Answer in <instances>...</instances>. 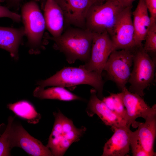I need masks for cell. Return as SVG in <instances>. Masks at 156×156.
I'll use <instances>...</instances> for the list:
<instances>
[{"mask_svg":"<svg viewBox=\"0 0 156 156\" xmlns=\"http://www.w3.org/2000/svg\"><path fill=\"white\" fill-rule=\"evenodd\" d=\"M93 33L88 30L76 27L67 29L57 37L47 36L53 40L54 48L63 53L69 63L77 60L87 62L91 53Z\"/></svg>","mask_w":156,"mask_h":156,"instance_id":"1","label":"cell"},{"mask_svg":"<svg viewBox=\"0 0 156 156\" xmlns=\"http://www.w3.org/2000/svg\"><path fill=\"white\" fill-rule=\"evenodd\" d=\"M38 84L43 88L49 86L64 88L88 85L96 90L98 97L101 98L104 82L101 75L95 71H88L81 66L78 68H64L50 78L40 81Z\"/></svg>","mask_w":156,"mask_h":156,"instance_id":"2","label":"cell"},{"mask_svg":"<svg viewBox=\"0 0 156 156\" xmlns=\"http://www.w3.org/2000/svg\"><path fill=\"white\" fill-rule=\"evenodd\" d=\"M53 114L54 122L46 146L52 156H63L72 143L79 140L86 129L83 126L76 127L60 110Z\"/></svg>","mask_w":156,"mask_h":156,"instance_id":"3","label":"cell"},{"mask_svg":"<svg viewBox=\"0 0 156 156\" xmlns=\"http://www.w3.org/2000/svg\"><path fill=\"white\" fill-rule=\"evenodd\" d=\"M116 0L94 2L88 12L86 29L93 33L107 32L110 35L125 8Z\"/></svg>","mask_w":156,"mask_h":156,"instance_id":"4","label":"cell"},{"mask_svg":"<svg viewBox=\"0 0 156 156\" xmlns=\"http://www.w3.org/2000/svg\"><path fill=\"white\" fill-rule=\"evenodd\" d=\"M133 64L128 81L130 84L129 90L142 97L144 90L150 86L154 80L155 62L142 46L134 50Z\"/></svg>","mask_w":156,"mask_h":156,"instance_id":"5","label":"cell"},{"mask_svg":"<svg viewBox=\"0 0 156 156\" xmlns=\"http://www.w3.org/2000/svg\"><path fill=\"white\" fill-rule=\"evenodd\" d=\"M21 16L28 44L33 49L39 47L46 27L44 15L37 1L32 0L24 3Z\"/></svg>","mask_w":156,"mask_h":156,"instance_id":"6","label":"cell"},{"mask_svg":"<svg viewBox=\"0 0 156 156\" xmlns=\"http://www.w3.org/2000/svg\"><path fill=\"white\" fill-rule=\"evenodd\" d=\"M134 50L113 51L103 68L108 78L114 82L121 91L126 87L130 75Z\"/></svg>","mask_w":156,"mask_h":156,"instance_id":"7","label":"cell"},{"mask_svg":"<svg viewBox=\"0 0 156 156\" xmlns=\"http://www.w3.org/2000/svg\"><path fill=\"white\" fill-rule=\"evenodd\" d=\"M132 5L125 8L120 14L110 37L114 50H133L137 48L132 18Z\"/></svg>","mask_w":156,"mask_h":156,"instance_id":"8","label":"cell"},{"mask_svg":"<svg viewBox=\"0 0 156 156\" xmlns=\"http://www.w3.org/2000/svg\"><path fill=\"white\" fill-rule=\"evenodd\" d=\"M114 50L112 40L107 32L93 33L90 59L81 66L88 71H95L101 75L109 56Z\"/></svg>","mask_w":156,"mask_h":156,"instance_id":"9","label":"cell"},{"mask_svg":"<svg viewBox=\"0 0 156 156\" xmlns=\"http://www.w3.org/2000/svg\"><path fill=\"white\" fill-rule=\"evenodd\" d=\"M122 101L125 107L126 120L127 125L133 128L138 127L139 122L136 120L139 117L145 120L149 116L156 114V105L151 107L140 96L130 92L125 87L121 90Z\"/></svg>","mask_w":156,"mask_h":156,"instance_id":"10","label":"cell"},{"mask_svg":"<svg viewBox=\"0 0 156 156\" xmlns=\"http://www.w3.org/2000/svg\"><path fill=\"white\" fill-rule=\"evenodd\" d=\"M11 140L12 148L20 147L29 155L52 156L50 150L46 146L31 136L19 123L13 122Z\"/></svg>","mask_w":156,"mask_h":156,"instance_id":"11","label":"cell"},{"mask_svg":"<svg viewBox=\"0 0 156 156\" xmlns=\"http://www.w3.org/2000/svg\"><path fill=\"white\" fill-rule=\"evenodd\" d=\"M62 11L64 23L86 29L87 15L94 0H54Z\"/></svg>","mask_w":156,"mask_h":156,"instance_id":"12","label":"cell"},{"mask_svg":"<svg viewBox=\"0 0 156 156\" xmlns=\"http://www.w3.org/2000/svg\"><path fill=\"white\" fill-rule=\"evenodd\" d=\"M86 112L90 116L97 115L105 124L114 128L127 125L126 122L112 112L97 95L94 88L90 90V95Z\"/></svg>","mask_w":156,"mask_h":156,"instance_id":"13","label":"cell"},{"mask_svg":"<svg viewBox=\"0 0 156 156\" xmlns=\"http://www.w3.org/2000/svg\"><path fill=\"white\" fill-rule=\"evenodd\" d=\"M130 126L115 127L114 133L105 144L102 156H124L129 153L131 131Z\"/></svg>","mask_w":156,"mask_h":156,"instance_id":"14","label":"cell"},{"mask_svg":"<svg viewBox=\"0 0 156 156\" xmlns=\"http://www.w3.org/2000/svg\"><path fill=\"white\" fill-rule=\"evenodd\" d=\"M44 16L46 27L53 37L63 33L64 19L61 8L54 0H45Z\"/></svg>","mask_w":156,"mask_h":156,"instance_id":"15","label":"cell"},{"mask_svg":"<svg viewBox=\"0 0 156 156\" xmlns=\"http://www.w3.org/2000/svg\"><path fill=\"white\" fill-rule=\"evenodd\" d=\"M145 0H139L133 12V22L135 30V40L137 47L143 46L147 32L151 25V21Z\"/></svg>","mask_w":156,"mask_h":156,"instance_id":"16","label":"cell"},{"mask_svg":"<svg viewBox=\"0 0 156 156\" xmlns=\"http://www.w3.org/2000/svg\"><path fill=\"white\" fill-rule=\"evenodd\" d=\"M144 123L139 122L136 130L142 146L149 156H156L153 146L156 135V114L148 116Z\"/></svg>","mask_w":156,"mask_h":156,"instance_id":"17","label":"cell"},{"mask_svg":"<svg viewBox=\"0 0 156 156\" xmlns=\"http://www.w3.org/2000/svg\"><path fill=\"white\" fill-rule=\"evenodd\" d=\"M24 36V27L16 28L0 26V48L8 51L12 57H16Z\"/></svg>","mask_w":156,"mask_h":156,"instance_id":"18","label":"cell"},{"mask_svg":"<svg viewBox=\"0 0 156 156\" xmlns=\"http://www.w3.org/2000/svg\"><path fill=\"white\" fill-rule=\"evenodd\" d=\"M57 86L44 89V88L39 86L34 90V96L41 99H56L66 101L82 100V98L64 88Z\"/></svg>","mask_w":156,"mask_h":156,"instance_id":"19","label":"cell"},{"mask_svg":"<svg viewBox=\"0 0 156 156\" xmlns=\"http://www.w3.org/2000/svg\"><path fill=\"white\" fill-rule=\"evenodd\" d=\"M8 108L16 115L29 123H38L41 118L40 114L29 102L22 100L7 105Z\"/></svg>","mask_w":156,"mask_h":156,"instance_id":"20","label":"cell"},{"mask_svg":"<svg viewBox=\"0 0 156 156\" xmlns=\"http://www.w3.org/2000/svg\"><path fill=\"white\" fill-rule=\"evenodd\" d=\"M102 100L112 112L126 122V110L121 92L111 94L109 96L104 97Z\"/></svg>","mask_w":156,"mask_h":156,"instance_id":"21","label":"cell"},{"mask_svg":"<svg viewBox=\"0 0 156 156\" xmlns=\"http://www.w3.org/2000/svg\"><path fill=\"white\" fill-rule=\"evenodd\" d=\"M14 117L10 116L6 129L0 137V156H10L12 148L11 144V132Z\"/></svg>","mask_w":156,"mask_h":156,"instance_id":"22","label":"cell"},{"mask_svg":"<svg viewBox=\"0 0 156 156\" xmlns=\"http://www.w3.org/2000/svg\"><path fill=\"white\" fill-rule=\"evenodd\" d=\"M143 46L144 50L148 53H155L156 52V22L151 23L146 34Z\"/></svg>","mask_w":156,"mask_h":156,"instance_id":"23","label":"cell"},{"mask_svg":"<svg viewBox=\"0 0 156 156\" xmlns=\"http://www.w3.org/2000/svg\"><path fill=\"white\" fill-rule=\"evenodd\" d=\"M130 146L133 156H149L144 150L136 130L131 132Z\"/></svg>","mask_w":156,"mask_h":156,"instance_id":"24","label":"cell"},{"mask_svg":"<svg viewBox=\"0 0 156 156\" xmlns=\"http://www.w3.org/2000/svg\"><path fill=\"white\" fill-rule=\"evenodd\" d=\"M8 18L15 22L19 23L21 20L20 15L11 11L7 6L0 4V18Z\"/></svg>","mask_w":156,"mask_h":156,"instance_id":"25","label":"cell"},{"mask_svg":"<svg viewBox=\"0 0 156 156\" xmlns=\"http://www.w3.org/2000/svg\"><path fill=\"white\" fill-rule=\"evenodd\" d=\"M150 14L151 23L156 22V0H145Z\"/></svg>","mask_w":156,"mask_h":156,"instance_id":"26","label":"cell"},{"mask_svg":"<svg viewBox=\"0 0 156 156\" xmlns=\"http://www.w3.org/2000/svg\"><path fill=\"white\" fill-rule=\"evenodd\" d=\"M23 0H5L8 8L14 7L18 8Z\"/></svg>","mask_w":156,"mask_h":156,"instance_id":"27","label":"cell"},{"mask_svg":"<svg viewBox=\"0 0 156 156\" xmlns=\"http://www.w3.org/2000/svg\"><path fill=\"white\" fill-rule=\"evenodd\" d=\"M122 6L125 8L132 5L133 2L136 0H116Z\"/></svg>","mask_w":156,"mask_h":156,"instance_id":"28","label":"cell"},{"mask_svg":"<svg viewBox=\"0 0 156 156\" xmlns=\"http://www.w3.org/2000/svg\"><path fill=\"white\" fill-rule=\"evenodd\" d=\"M95 2H104L108 1L114 0H94Z\"/></svg>","mask_w":156,"mask_h":156,"instance_id":"29","label":"cell"},{"mask_svg":"<svg viewBox=\"0 0 156 156\" xmlns=\"http://www.w3.org/2000/svg\"><path fill=\"white\" fill-rule=\"evenodd\" d=\"M5 1V0H0V2H2Z\"/></svg>","mask_w":156,"mask_h":156,"instance_id":"30","label":"cell"},{"mask_svg":"<svg viewBox=\"0 0 156 156\" xmlns=\"http://www.w3.org/2000/svg\"><path fill=\"white\" fill-rule=\"evenodd\" d=\"M36 1H39L40 0H34Z\"/></svg>","mask_w":156,"mask_h":156,"instance_id":"31","label":"cell"}]
</instances>
